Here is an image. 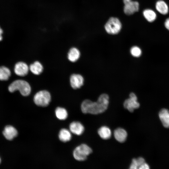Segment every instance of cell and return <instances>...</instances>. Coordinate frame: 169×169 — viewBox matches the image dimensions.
I'll return each instance as SVG.
<instances>
[{"label":"cell","mask_w":169,"mask_h":169,"mask_svg":"<svg viewBox=\"0 0 169 169\" xmlns=\"http://www.w3.org/2000/svg\"><path fill=\"white\" fill-rule=\"evenodd\" d=\"M124 4V11L126 15H131L137 12L139 9V5L137 1L132 0H123Z\"/></svg>","instance_id":"obj_7"},{"label":"cell","mask_w":169,"mask_h":169,"mask_svg":"<svg viewBox=\"0 0 169 169\" xmlns=\"http://www.w3.org/2000/svg\"><path fill=\"white\" fill-rule=\"evenodd\" d=\"M29 69L33 74L38 75L42 72L43 67L39 62L36 61L30 65Z\"/></svg>","instance_id":"obj_18"},{"label":"cell","mask_w":169,"mask_h":169,"mask_svg":"<svg viewBox=\"0 0 169 169\" xmlns=\"http://www.w3.org/2000/svg\"><path fill=\"white\" fill-rule=\"evenodd\" d=\"M3 134L6 139L11 140L17 136L18 131L14 127L8 125L5 127Z\"/></svg>","instance_id":"obj_11"},{"label":"cell","mask_w":169,"mask_h":169,"mask_svg":"<svg viewBox=\"0 0 169 169\" xmlns=\"http://www.w3.org/2000/svg\"><path fill=\"white\" fill-rule=\"evenodd\" d=\"M149 166L145 162L139 168V169H149Z\"/></svg>","instance_id":"obj_24"},{"label":"cell","mask_w":169,"mask_h":169,"mask_svg":"<svg viewBox=\"0 0 169 169\" xmlns=\"http://www.w3.org/2000/svg\"><path fill=\"white\" fill-rule=\"evenodd\" d=\"M92 152V149L88 145L82 144L76 147L73 152L75 159L79 161H84Z\"/></svg>","instance_id":"obj_3"},{"label":"cell","mask_w":169,"mask_h":169,"mask_svg":"<svg viewBox=\"0 0 169 169\" xmlns=\"http://www.w3.org/2000/svg\"><path fill=\"white\" fill-rule=\"evenodd\" d=\"M84 79L80 74H73L70 78V82L71 87L74 89L79 88L83 84Z\"/></svg>","instance_id":"obj_8"},{"label":"cell","mask_w":169,"mask_h":169,"mask_svg":"<svg viewBox=\"0 0 169 169\" xmlns=\"http://www.w3.org/2000/svg\"><path fill=\"white\" fill-rule=\"evenodd\" d=\"M164 25L166 28L169 30V18L166 19Z\"/></svg>","instance_id":"obj_25"},{"label":"cell","mask_w":169,"mask_h":169,"mask_svg":"<svg viewBox=\"0 0 169 169\" xmlns=\"http://www.w3.org/2000/svg\"><path fill=\"white\" fill-rule=\"evenodd\" d=\"M109 104V96L103 94L99 96L96 102L88 99L84 100L81 103V109L83 113L97 115L105 112L107 109Z\"/></svg>","instance_id":"obj_1"},{"label":"cell","mask_w":169,"mask_h":169,"mask_svg":"<svg viewBox=\"0 0 169 169\" xmlns=\"http://www.w3.org/2000/svg\"><path fill=\"white\" fill-rule=\"evenodd\" d=\"M70 131L73 134L79 136L84 132V125L79 121H73L69 125Z\"/></svg>","instance_id":"obj_10"},{"label":"cell","mask_w":169,"mask_h":169,"mask_svg":"<svg viewBox=\"0 0 169 169\" xmlns=\"http://www.w3.org/2000/svg\"><path fill=\"white\" fill-rule=\"evenodd\" d=\"M143 13L145 18L149 22H153L156 18V13L151 9H145L143 11Z\"/></svg>","instance_id":"obj_19"},{"label":"cell","mask_w":169,"mask_h":169,"mask_svg":"<svg viewBox=\"0 0 169 169\" xmlns=\"http://www.w3.org/2000/svg\"><path fill=\"white\" fill-rule=\"evenodd\" d=\"M159 116L163 126L169 127V111L166 109H161L159 112Z\"/></svg>","instance_id":"obj_13"},{"label":"cell","mask_w":169,"mask_h":169,"mask_svg":"<svg viewBox=\"0 0 169 169\" xmlns=\"http://www.w3.org/2000/svg\"><path fill=\"white\" fill-rule=\"evenodd\" d=\"M29 68L25 63L19 62L17 63L14 66V71L15 74L20 76H24L28 73Z\"/></svg>","instance_id":"obj_9"},{"label":"cell","mask_w":169,"mask_h":169,"mask_svg":"<svg viewBox=\"0 0 169 169\" xmlns=\"http://www.w3.org/2000/svg\"><path fill=\"white\" fill-rule=\"evenodd\" d=\"M130 52L133 56L136 57H140L141 54V50L137 46L132 47L131 49Z\"/></svg>","instance_id":"obj_23"},{"label":"cell","mask_w":169,"mask_h":169,"mask_svg":"<svg viewBox=\"0 0 169 169\" xmlns=\"http://www.w3.org/2000/svg\"><path fill=\"white\" fill-rule=\"evenodd\" d=\"M8 89L11 92L18 90L21 94L24 96L28 95L31 92V87L27 81L21 79L13 82L9 85Z\"/></svg>","instance_id":"obj_2"},{"label":"cell","mask_w":169,"mask_h":169,"mask_svg":"<svg viewBox=\"0 0 169 169\" xmlns=\"http://www.w3.org/2000/svg\"><path fill=\"white\" fill-rule=\"evenodd\" d=\"M51 100L50 93L46 90H42L37 92L33 97V101L37 105L41 107L48 106Z\"/></svg>","instance_id":"obj_4"},{"label":"cell","mask_w":169,"mask_h":169,"mask_svg":"<svg viewBox=\"0 0 169 169\" xmlns=\"http://www.w3.org/2000/svg\"><path fill=\"white\" fill-rule=\"evenodd\" d=\"M3 33V30L0 27V41H1L3 39V37L2 36V34Z\"/></svg>","instance_id":"obj_26"},{"label":"cell","mask_w":169,"mask_h":169,"mask_svg":"<svg viewBox=\"0 0 169 169\" xmlns=\"http://www.w3.org/2000/svg\"><path fill=\"white\" fill-rule=\"evenodd\" d=\"M80 53L76 48H72L70 49L68 54V58L71 62H75L79 58Z\"/></svg>","instance_id":"obj_16"},{"label":"cell","mask_w":169,"mask_h":169,"mask_svg":"<svg viewBox=\"0 0 169 169\" xmlns=\"http://www.w3.org/2000/svg\"><path fill=\"white\" fill-rule=\"evenodd\" d=\"M11 74L10 71L8 68L4 66L0 67V80H7Z\"/></svg>","instance_id":"obj_21"},{"label":"cell","mask_w":169,"mask_h":169,"mask_svg":"<svg viewBox=\"0 0 169 169\" xmlns=\"http://www.w3.org/2000/svg\"><path fill=\"white\" fill-rule=\"evenodd\" d=\"M1 158H0V162H1Z\"/></svg>","instance_id":"obj_27"},{"label":"cell","mask_w":169,"mask_h":169,"mask_svg":"<svg viewBox=\"0 0 169 169\" xmlns=\"http://www.w3.org/2000/svg\"><path fill=\"white\" fill-rule=\"evenodd\" d=\"M55 114L57 118L61 120H65L68 117V112L64 108L58 107L55 110Z\"/></svg>","instance_id":"obj_20"},{"label":"cell","mask_w":169,"mask_h":169,"mask_svg":"<svg viewBox=\"0 0 169 169\" xmlns=\"http://www.w3.org/2000/svg\"><path fill=\"white\" fill-rule=\"evenodd\" d=\"M145 162L144 159L142 157H139L137 158H134L132 160L129 168L130 169H137Z\"/></svg>","instance_id":"obj_22"},{"label":"cell","mask_w":169,"mask_h":169,"mask_svg":"<svg viewBox=\"0 0 169 169\" xmlns=\"http://www.w3.org/2000/svg\"><path fill=\"white\" fill-rule=\"evenodd\" d=\"M114 135L115 139L118 141L123 143L126 141L127 133L124 129L121 128H118L115 130Z\"/></svg>","instance_id":"obj_12"},{"label":"cell","mask_w":169,"mask_h":169,"mask_svg":"<svg viewBox=\"0 0 169 169\" xmlns=\"http://www.w3.org/2000/svg\"><path fill=\"white\" fill-rule=\"evenodd\" d=\"M124 108L131 112L138 108L140 104L137 101V97L133 93H131L129 95V98L126 99L123 104Z\"/></svg>","instance_id":"obj_6"},{"label":"cell","mask_w":169,"mask_h":169,"mask_svg":"<svg viewBox=\"0 0 169 169\" xmlns=\"http://www.w3.org/2000/svg\"><path fill=\"white\" fill-rule=\"evenodd\" d=\"M156 8L158 12L163 15L167 14L169 11L168 7L166 3L161 0H159L156 2Z\"/></svg>","instance_id":"obj_15"},{"label":"cell","mask_w":169,"mask_h":169,"mask_svg":"<svg viewBox=\"0 0 169 169\" xmlns=\"http://www.w3.org/2000/svg\"><path fill=\"white\" fill-rule=\"evenodd\" d=\"M98 133L100 136L104 140L110 139L111 136V131L110 128L105 126L100 127L98 130Z\"/></svg>","instance_id":"obj_14"},{"label":"cell","mask_w":169,"mask_h":169,"mask_svg":"<svg viewBox=\"0 0 169 169\" xmlns=\"http://www.w3.org/2000/svg\"><path fill=\"white\" fill-rule=\"evenodd\" d=\"M71 137V132L66 129H62L59 132V138L62 142H66L69 141Z\"/></svg>","instance_id":"obj_17"},{"label":"cell","mask_w":169,"mask_h":169,"mask_svg":"<svg viewBox=\"0 0 169 169\" xmlns=\"http://www.w3.org/2000/svg\"><path fill=\"white\" fill-rule=\"evenodd\" d=\"M122 25L120 20L115 17H111L106 23L105 28L106 32L111 34L118 33L121 28Z\"/></svg>","instance_id":"obj_5"}]
</instances>
